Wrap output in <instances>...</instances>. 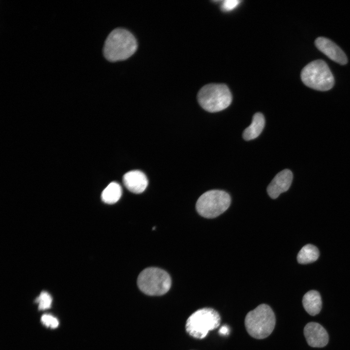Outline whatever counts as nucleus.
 I'll list each match as a JSON object with an SVG mask.
<instances>
[{
    "label": "nucleus",
    "instance_id": "f257e3e1",
    "mask_svg": "<svg viewBox=\"0 0 350 350\" xmlns=\"http://www.w3.org/2000/svg\"><path fill=\"white\" fill-rule=\"evenodd\" d=\"M137 47L136 39L130 32L123 28H116L107 36L103 53L109 61L123 60L132 56Z\"/></svg>",
    "mask_w": 350,
    "mask_h": 350
},
{
    "label": "nucleus",
    "instance_id": "f03ea898",
    "mask_svg": "<svg viewBox=\"0 0 350 350\" xmlns=\"http://www.w3.org/2000/svg\"><path fill=\"white\" fill-rule=\"evenodd\" d=\"M276 324L274 313L269 306L259 305L248 312L245 325L249 334L256 339H263L273 332Z\"/></svg>",
    "mask_w": 350,
    "mask_h": 350
},
{
    "label": "nucleus",
    "instance_id": "7ed1b4c3",
    "mask_svg": "<svg viewBox=\"0 0 350 350\" xmlns=\"http://www.w3.org/2000/svg\"><path fill=\"white\" fill-rule=\"evenodd\" d=\"M232 100L231 93L224 84H209L203 86L197 94L200 106L210 112H216L227 108Z\"/></svg>",
    "mask_w": 350,
    "mask_h": 350
},
{
    "label": "nucleus",
    "instance_id": "20e7f679",
    "mask_svg": "<svg viewBox=\"0 0 350 350\" xmlns=\"http://www.w3.org/2000/svg\"><path fill=\"white\" fill-rule=\"evenodd\" d=\"M300 76L306 86L317 90H328L334 83L330 68L325 61L320 59L313 61L305 66Z\"/></svg>",
    "mask_w": 350,
    "mask_h": 350
},
{
    "label": "nucleus",
    "instance_id": "39448f33",
    "mask_svg": "<svg viewBox=\"0 0 350 350\" xmlns=\"http://www.w3.org/2000/svg\"><path fill=\"white\" fill-rule=\"evenodd\" d=\"M137 284L139 289L146 295L160 296L169 290L171 279L165 270L157 267H149L140 274Z\"/></svg>",
    "mask_w": 350,
    "mask_h": 350
},
{
    "label": "nucleus",
    "instance_id": "423d86ee",
    "mask_svg": "<svg viewBox=\"0 0 350 350\" xmlns=\"http://www.w3.org/2000/svg\"><path fill=\"white\" fill-rule=\"evenodd\" d=\"M220 316L216 310L210 308H202L189 317L186 323V330L193 337L202 339L210 331L220 325Z\"/></svg>",
    "mask_w": 350,
    "mask_h": 350
},
{
    "label": "nucleus",
    "instance_id": "0eeeda50",
    "mask_svg": "<svg viewBox=\"0 0 350 350\" xmlns=\"http://www.w3.org/2000/svg\"><path fill=\"white\" fill-rule=\"evenodd\" d=\"M230 202V196L226 192L210 190L199 197L196 203V209L201 216L213 218L225 212L229 207Z\"/></svg>",
    "mask_w": 350,
    "mask_h": 350
},
{
    "label": "nucleus",
    "instance_id": "6e6552de",
    "mask_svg": "<svg viewBox=\"0 0 350 350\" xmlns=\"http://www.w3.org/2000/svg\"><path fill=\"white\" fill-rule=\"evenodd\" d=\"M316 48L330 59L341 65L347 64V57L345 52L335 43L324 37L315 40Z\"/></svg>",
    "mask_w": 350,
    "mask_h": 350
},
{
    "label": "nucleus",
    "instance_id": "1a4fd4ad",
    "mask_svg": "<svg viewBox=\"0 0 350 350\" xmlns=\"http://www.w3.org/2000/svg\"><path fill=\"white\" fill-rule=\"evenodd\" d=\"M304 334L308 344L312 347H323L329 341L327 331L320 324L316 322L307 324L304 329Z\"/></svg>",
    "mask_w": 350,
    "mask_h": 350
},
{
    "label": "nucleus",
    "instance_id": "9d476101",
    "mask_svg": "<svg viewBox=\"0 0 350 350\" xmlns=\"http://www.w3.org/2000/svg\"><path fill=\"white\" fill-rule=\"evenodd\" d=\"M293 180L292 172L289 169H284L278 173L267 188L269 196L277 198L281 193L287 191L290 188Z\"/></svg>",
    "mask_w": 350,
    "mask_h": 350
},
{
    "label": "nucleus",
    "instance_id": "9b49d317",
    "mask_svg": "<svg viewBox=\"0 0 350 350\" xmlns=\"http://www.w3.org/2000/svg\"><path fill=\"white\" fill-rule=\"evenodd\" d=\"M123 182L125 187L134 193L142 192L148 185L146 176L139 170L130 171L125 174L123 176Z\"/></svg>",
    "mask_w": 350,
    "mask_h": 350
},
{
    "label": "nucleus",
    "instance_id": "f8f14e48",
    "mask_svg": "<svg viewBox=\"0 0 350 350\" xmlns=\"http://www.w3.org/2000/svg\"><path fill=\"white\" fill-rule=\"evenodd\" d=\"M302 304L309 315H316L322 308V300L319 293L315 290L307 292L303 297Z\"/></svg>",
    "mask_w": 350,
    "mask_h": 350
},
{
    "label": "nucleus",
    "instance_id": "ddd939ff",
    "mask_svg": "<svg viewBox=\"0 0 350 350\" xmlns=\"http://www.w3.org/2000/svg\"><path fill=\"white\" fill-rule=\"evenodd\" d=\"M264 125L265 119L263 115L260 112L255 113L253 117L251 123L243 132V138L246 140L256 138L262 132Z\"/></svg>",
    "mask_w": 350,
    "mask_h": 350
},
{
    "label": "nucleus",
    "instance_id": "4468645a",
    "mask_svg": "<svg viewBox=\"0 0 350 350\" xmlns=\"http://www.w3.org/2000/svg\"><path fill=\"white\" fill-rule=\"evenodd\" d=\"M122 194V189L120 185L117 182H112L103 190L101 198L104 202L113 204L120 199Z\"/></svg>",
    "mask_w": 350,
    "mask_h": 350
},
{
    "label": "nucleus",
    "instance_id": "2eb2a0df",
    "mask_svg": "<svg viewBox=\"0 0 350 350\" xmlns=\"http://www.w3.org/2000/svg\"><path fill=\"white\" fill-rule=\"evenodd\" d=\"M319 257V251L312 245H306L298 252L297 256L298 262L306 264L315 261Z\"/></svg>",
    "mask_w": 350,
    "mask_h": 350
},
{
    "label": "nucleus",
    "instance_id": "dca6fc26",
    "mask_svg": "<svg viewBox=\"0 0 350 350\" xmlns=\"http://www.w3.org/2000/svg\"><path fill=\"white\" fill-rule=\"evenodd\" d=\"M35 302L38 303L39 310H44L51 307L52 298L47 292L42 291L35 299Z\"/></svg>",
    "mask_w": 350,
    "mask_h": 350
},
{
    "label": "nucleus",
    "instance_id": "f3484780",
    "mask_svg": "<svg viewBox=\"0 0 350 350\" xmlns=\"http://www.w3.org/2000/svg\"><path fill=\"white\" fill-rule=\"evenodd\" d=\"M41 321L45 326L52 329L57 328L59 325L57 318L48 314L43 315L41 317Z\"/></svg>",
    "mask_w": 350,
    "mask_h": 350
},
{
    "label": "nucleus",
    "instance_id": "a211bd4d",
    "mask_svg": "<svg viewBox=\"0 0 350 350\" xmlns=\"http://www.w3.org/2000/svg\"><path fill=\"white\" fill-rule=\"evenodd\" d=\"M240 2L238 0H226L223 1L221 5L222 10L223 11H230L235 8Z\"/></svg>",
    "mask_w": 350,
    "mask_h": 350
},
{
    "label": "nucleus",
    "instance_id": "6ab92c4d",
    "mask_svg": "<svg viewBox=\"0 0 350 350\" xmlns=\"http://www.w3.org/2000/svg\"><path fill=\"white\" fill-rule=\"evenodd\" d=\"M229 329L227 326H222L219 330V332L222 335H228L229 333Z\"/></svg>",
    "mask_w": 350,
    "mask_h": 350
}]
</instances>
